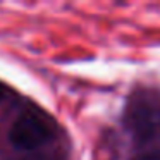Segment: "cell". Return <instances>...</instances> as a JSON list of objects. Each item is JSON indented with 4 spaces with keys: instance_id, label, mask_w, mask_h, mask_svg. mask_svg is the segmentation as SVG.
Listing matches in <instances>:
<instances>
[{
    "instance_id": "3",
    "label": "cell",
    "mask_w": 160,
    "mask_h": 160,
    "mask_svg": "<svg viewBox=\"0 0 160 160\" xmlns=\"http://www.w3.org/2000/svg\"><path fill=\"white\" fill-rule=\"evenodd\" d=\"M4 95H5V88H4V84L0 83V100L4 98Z\"/></svg>"
},
{
    "instance_id": "1",
    "label": "cell",
    "mask_w": 160,
    "mask_h": 160,
    "mask_svg": "<svg viewBox=\"0 0 160 160\" xmlns=\"http://www.w3.org/2000/svg\"><path fill=\"white\" fill-rule=\"evenodd\" d=\"M126 121L138 139H153L160 132V97L153 91H141L132 97Z\"/></svg>"
},
{
    "instance_id": "2",
    "label": "cell",
    "mask_w": 160,
    "mask_h": 160,
    "mask_svg": "<svg viewBox=\"0 0 160 160\" xmlns=\"http://www.w3.org/2000/svg\"><path fill=\"white\" fill-rule=\"evenodd\" d=\"M52 136L48 124L33 112L21 114L14 121L9 131V141L22 152H33V150L43 146Z\"/></svg>"
}]
</instances>
